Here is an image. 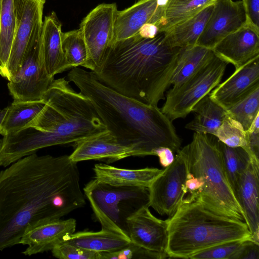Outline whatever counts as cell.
<instances>
[{"label": "cell", "instance_id": "9", "mask_svg": "<svg viewBox=\"0 0 259 259\" xmlns=\"http://www.w3.org/2000/svg\"><path fill=\"white\" fill-rule=\"evenodd\" d=\"M42 20L35 26L21 66L9 81L8 88L14 100L33 101L42 99L54 77L48 73L41 49Z\"/></svg>", "mask_w": 259, "mask_h": 259}, {"label": "cell", "instance_id": "15", "mask_svg": "<svg viewBox=\"0 0 259 259\" xmlns=\"http://www.w3.org/2000/svg\"><path fill=\"white\" fill-rule=\"evenodd\" d=\"M75 144L74 150L69 157L76 163L89 160H104L112 162L137 156L133 147L123 144L109 131Z\"/></svg>", "mask_w": 259, "mask_h": 259}, {"label": "cell", "instance_id": "5", "mask_svg": "<svg viewBox=\"0 0 259 259\" xmlns=\"http://www.w3.org/2000/svg\"><path fill=\"white\" fill-rule=\"evenodd\" d=\"M166 221L168 257L190 258L222 243L251 239L244 222L217 213L197 200L183 202Z\"/></svg>", "mask_w": 259, "mask_h": 259}, {"label": "cell", "instance_id": "33", "mask_svg": "<svg viewBox=\"0 0 259 259\" xmlns=\"http://www.w3.org/2000/svg\"><path fill=\"white\" fill-rule=\"evenodd\" d=\"M246 131L241 124L228 115L213 135L219 141L231 147L246 149Z\"/></svg>", "mask_w": 259, "mask_h": 259}, {"label": "cell", "instance_id": "29", "mask_svg": "<svg viewBox=\"0 0 259 259\" xmlns=\"http://www.w3.org/2000/svg\"><path fill=\"white\" fill-rule=\"evenodd\" d=\"M15 26L13 0H2L0 3V73L9 59Z\"/></svg>", "mask_w": 259, "mask_h": 259}, {"label": "cell", "instance_id": "28", "mask_svg": "<svg viewBox=\"0 0 259 259\" xmlns=\"http://www.w3.org/2000/svg\"><path fill=\"white\" fill-rule=\"evenodd\" d=\"M45 104L43 98L33 101L14 100L8 107L1 123V135L4 136L22 128L39 114Z\"/></svg>", "mask_w": 259, "mask_h": 259}, {"label": "cell", "instance_id": "11", "mask_svg": "<svg viewBox=\"0 0 259 259\" xmlns=\"http://www.w3.org/2000/svg\"><path fill=\"white\" fill-rule=\"evenodd\" d=\"M187 174L186 160L180 149L173 162L148 187L150 206L161 215L171 217L184 200Z\"/></svg>", "mask_w": 259, "mask_h": 259}, {"label": "cell", "instance_id": "8", "mask_svg": "<svg viewBox=\"0 0 259 259\" xmlns=\"http://www.w3.org/2000/svg\"><path fill=\"white\" fill-rule=\"evenodd\" d=\"M228 64L214 54L195 73L167 92L162 112L172 121L185 118L199 101L220 83Z\"/></svg>", "mask_w": 259, "mask_h": 259}, {"label": "cell", "instance_id": "32", "mask_svg": "<svg viewBox=\"0 0 259 259\" xmlns=\"http://www.w3.org/2000/svg\"><path fill=\"white\" fill-rule=\"evenodd\" d=\"M226 110L231 117L247 130L259 114V86Z\"/></svg>", "mask_w": 259, "mask_h": 259}, {"label": "cell", "instance_id": "7", "mask_svg": "<svg viewBox=\"0 0 259 259\" xmlns=\"http://www.w3.org/2000/svg\"><path fill=\"white\" fill-rule=\"evenodd\" d=\"M83 193L102 229L129 239L127 219L142 208L150 207L146 187L115 186L94 178L85 185Z\"/></svg>", "mask_w": 259, "mask_h": 259}, {"label": "cell", "instance_id": "10", "mask_svg": "<svg viewBox=\"0 0 259 259\" xmlns=\"http://www.w3.org/2000/svg\"><path fill=\"white\" fill-rule=\"evenodd\" d=\"M117 12L116 4H101L93 9L80 24L79 30L88 52L84 68L93 72L100 67L107 51L113 43Z\"/></svg>", "mask_w": 259, "mask_h": 259}, {"label": "cell", "instance_id": "24", "mask_svg": "<svg viewBox=\"0 0 259 259\" xmlns=\"http://www.w3.org/2000/svg\"><path fill=\"white\" fill-rule=\"evenodd\" d=\"M191 112L195 116L185 128L213 136L228 115L227 110L212 100L208 94L194 105Z\"/></svg>", "mask_w": 259, "mask_h": 259}, {"label": "cell", "instance_id": "19", "mask_svg": "<svg viewBox=\"0 0 259 259\" xmlns=\"http://www.w3.org/2000/svg\"><path fill=\"white\" fill-rule=\"evenodd\" d=\"M258 194L259 162L251 158L238 182L235 195L243 212L251 240L257 243H259Z\"/></svg>", "mask_w": 259, "mask_h": 259}, {"label": "cell", "instance_id": "30", "mask_svg": "<svg viewBox=\"0 0 259 259\" xmlns=\"http://www.w3.org/2000/svg\"><path fill=\"white\" fill-rule=\"evenodd\" d=\"M218 141L225 170L235 193L238 182L249 164L251 157L242 147H231Z\"/></svg>", "mask_w": 259, "mask_h": 259}, {"label": "cell", "instance_id": "13", "mask_svg": "<svg viewBox=\"0 0 259 259\" xmlns=\"http://www.w3.org/2000/svg\"><path fill=\"white\" fill-rule=\"evenodd\" d=\"M245 23V13L242 1L215 0L196 45L212 50L222 39Z\"/></svg>", "mask_w": 259, "mask_h": 259}, {"label": "cell", "instance_id": "36", "mask_svg": "<svg viewBox=\"0 0 259 259\" xmlns=\"http://www.w3.org/2000/svg\"><path fill=\"white\" fill-rule=\"evenodd\" d=\"M53 255L60 259H101V253L84 250L62 242L52 250Z\"/></svg>", "mask_w": 259, "mask_h": 259}, {"label": "cell", "instance_id": "2", "mask_svg": "<svg viewBox=\"0 0 259 259\" xmlns=\"http://www.w3.org/2000/svg\"><path fill=\"white\" fill-rule=\"evenodd\" d=\"M42 98L45 105L34 119L0 139L1 152L9 163L44 148L75 144L108 131L91 100L65 77L54 79Z\"/></svg>", "mask_w": 259, "mask_h": 259}, {"label": "cell", "instance_id": "3", "mask_svg": "<svg viewBox=\"0 0 259 259\" xmlns=\"http://www.w3.org/2000/svg\"><path fill=\"white\" fill-rule=\"evenodd\" d=\"M67 77L91 100L107 130L133 147L137 156L154 155L161 147L174 153L180 149L172 121L158 106L124 96L101 82L93 72L79 67L71 68Z\"/></svg>", "mask_w": 259, "mask_h": 259}, {"label": "cell", "instance_id": "35", "mask_svg": "<svg viewBox=\"0 0 259 259\" xmlns=\"http://www.w3.org/2000/svg\"><path fill=\"white\" fill-rule=\"evenodd\" d=\"M247 240V239H246ZM245 240L228 241L206 249L192 255L191 259H231Z\"/></svg>", "mask_w": 259, "mask_h": 259}, {"label": "cell", "instance_id": "1", "mask_svg": "<svg viewBox=\"0 0 259 259\" xmlns=\"http://www.w3.org/2000/svg\"><path fill=\"white\" fill-rule=\"evenodd\" d=\"M77 163L69 155L25 156L0 171V251L19 244L25 229L83 207Z\"/></svg>", "mask_w": 259, "mask_h": 259}, {"label": "cell", "instance_id": "34", "mask_svg": "<svg viewBox=\"0 0 259 259\" xmlns=\"http://www.w3.org/2000/svg\"><path fill=\"white\" fill-rule=\"evenodd\" d=\"M167 257L168 256L165 252L149 250L132 242L126 247L116 251L101 253V259H163Z\"/></svg>", "mask_w": 259, "mask_h": 259}, {"label": "cell", "instance_id": "40", "mask_svg": "<svg viewBox=\"0 0 259 259\" xmlns=\"http://www.w3.org/2000/svg\"><path fill=\"white\" fill-rule=\"evenodd\" d=\"M174 152L169 148L161 147L154 151V155L157 156L161 166L166 167L171 164L175 158Z\"/></svg>", "mask_w": 259, "mask_h": 259}, {"label": "cell", "instance_id": "37", "mask_svg": "<svg viewBox=\"0 0 259 259\" xmlns=\"http://www.w3.org/2000/svg\"><path fill=\"white\" fill-rule=\"evenodd\" d=\"M246 149L251 159L259 162V114L246 131Z\"/></svg>", "mask_w": 259, "mask_h": 259}, {"label": "cell", "instance_id": "22", "mask_svg": "<svg viewBox=\"0 0 259 259\" xmlns=\"http://www.w3.org/2000/svg\"><path fill=\"white\" fill-rule=\"evenodd\" d=\"M93 170L95 179L103 183L115 186L149 187L163 169L153 167L125 169L98 163L94 165Z\"/></svg>", "mask_w": 259, "mask_h": 259}, {"label": "cell", "instance_id": "27", "mask_svg": "<svg viewBox=\"0 0 259 259\" xmlns=\"http://www.w3.org/2000/svg\"><path fill=\"white\" fill-rule=\"evenodd\" d=\"M215 0H168L161 12L156 26L166 32L177 24L194 16Z\"/></svg>", "mask_w": 259, "mask_h": 259}, {"label": "cell", "instance_id": "38", "mask_svg": "<svg viewBox=\"0 0 259 259\" xmlns=\"http://www.w3.org/2000/svg\"><path fill=\"white\" fill-rule=\"evenodd\" d=\"M259 244L251 239L244 240L231 259H258Z\"/></svg>", "mask_w": 259, "mask_h": 259}, {"label": "cell", "instance_id": "39", "mask_svg": "<svg viewBox=\"0 0 259 259\" xmlns=\"http://www.w3.org/2000/svg\"><path fill=\"white\" fill-rule=\"evenodd\" d=\"M246 16V24L259 31V0H241Z\"/></svg>", "mask_w": 259, "mask_h": 259}, {"label": "cell", "instance_id": "42", "mask_svg": "<svg viewBox=\"0 0 259 259\" xmlns=\"http://www.w3.org/2000/svg\"><path fill=\"white\" fill-rule=\"evenodd\" d=\"M7 109H8V107L3 109V110H0V126H1V123L3 121V120L6 114ZM0 135H1V131H0Z\"/></svg>", "mask_w": 259, "mask_h": 259}, {"label": "cell", "instance_id": "25", "mask_svg": "<svg viewBox=\"0 0 259 259\" xmlns=\"http://www.w3.org/2000/svg\"><path fill=\"white\" fill-rule=\"evenodd\" d=\"M214 55L212 50L194 45L180 48L170 85L176 87L195 73Z\"/></svg>", "mask_w": 259, "mask_h": 259}, {"label": "cell", "instance_id": "21", "mask_svg": "<svg viewBox=\"0 0 259 259\" xmlns=\"http://www.w3.org/2000/svg\"><path fill=\"white\" fill-rule=\"evenodd\" d=\"M62 24L53 12L45 18L41 32V49L46 69L52 77L69 69L62 46Z\"/></svg>", "mask_w": 259, "mask_h": 259}, {"label": "cell", "instance_id": "43", "mask_svg": "<svg viewBox=\"0 0 259 259\" xmlns=\"http://www.w3.org/2000/svg\"><path fill=\"white\" fill-rule=\"evenodd\" d=\"M1 1H2V0H0V3H1Z\"/></svg>", "mask_w": 259, "mask_h": 259}, {"label": "cell", "instance_id": "12", "mask_svg": "<svg viewBox=\"0 0 259 259\" xmlns=\"http://www.w3.org/2000/svg\"><path fill=\"white\" fill-rule=\"evenodd\" d=\"M46 0H13L16 26L10 56L0 75L10 81L20 69L24 55L38 22L42 20Z\"/></svg>", "mask_w": 259, "mask_h": 259}, {"label": "cell", "instance_id": "16", "mask_svg": "<svg viewBox=\"0 0 259 259\" xmlns=\"http://www.w3.org/2000/svg\"><path fill=\"white\" fill-rule=\"evenodd\" d=\"M259 86V57L240 67L208 94L226 109Z\"/></svg>", "mask_w": 259, "mask_h": 259}, {"label": "cell", "instance_id": "23", "mask_svg": "<svg viewBox=\"0 0 259 259\" xmlns=\"http://www.w3.org/2000/svg\"><path fill=\"white\" fill-rule=\"evenodd\" d=\"M63 241L84 250L100 253L116 251L131 242L128 238L103 229L98 232H74L66 237Z\"/></svg>", "mask_w": 259, "mask_h": 259}, {"label": "cell", "instance_id": "18", "mask_svg": "<svg viewBox=\"0 0 259 259\" xmlns=\"http://www.w3.org/2000/svg\"><path fill=\"white\" fill-rule=\"evenodd\" d=\"M216 56L237 69L259 57V31L245 23L212 49Z\"/></svg>", "mask_w": 259, "mask_h": 259}, {"label": "cell", "instance_id": "26", "mask_svg": "<svg viewBox=\"0 0 259 259\" xmlns=\"http://www.w3.org/2000/svg\"><path fill=\"white\" fill-rule=\"evenodd\" d=\"M213 4L165 32L169 45L177 48L196 45L212 12Z\"/></svg>", "mask_w": 259, "mask_h": 259}, {"label": "cell", "instance_id": "14", "mask_svg": "<svg viewBox=\"0 0 259 259\" xmlns=\"http://www.w3.org/2000/svg\"><path fill=\"white\" fill-rule=\"evenodd\" d=\"M127 230L134 244L149 250L165 252L168 241L167 221L153 215L149 207L142 208L127 219Z\"/></svg>", "mask_w": 259, "mask_h": 259}, {"label": "cell", "instance_id": "6", "mask_svg": "<svg viewBox=\"0 0 259 259\" xmlns=\"http://www.w3.org/2000/svg\"><path fill=\"white\" fill-rule=\"evenodd\" d=\"M181 150L188 171L199 181L196 200L217 213L245 222L225 170L218 140L211 135L195 132L191 142Z\"/></svg>", "mask_w": 259, "mask_h": 259}, {"label": "cell", "instance_id": "17", "mask_svg": "<svg viewBox=\"0 0 259 259\" xmlns=\"http://www.w3.org/2000/svg\"><path fill=\"white\" fill-rule=\"evenodd\" d=\"M76 227V221L73 218L31 226L25 229L19 242V244L27 246L22 253L30 256L51 251L66 237L75 232Z\"/></svg>", "mask_w": 259, "mask_h": 259}, {"label": "cell", "instance_id": "4", "mask_svg": "<svg viewBox=\"0 0 259 259\" xmlns=\"http://www.w3.org/2000/svg\"><path fill=\"white\" fill-rule=\"evenodd\" d=\"M180 48L169 45L165 32L152 38L138 33L113 43L94 73L117 92L157 106L170 86Z\"/></svg>", "mask_w": 259, "mask_h": 259}, {"label": "cell", "instance_id": "31", "mask_svg": "<svg viewBox=\"0 0 259 259\" xmlns=\"http://www.w3.org/2000/svg\"><path fill=\"white\" fill-rule=\"evenodd\" d=\"M62 46L65 59L69 68L84 67L88 52L83 37L79 29L63 33Z\"/></svg>", "mask_w": 259, "mask_h": 259}, {"label": "cell", "instance_id": "41", "mask_svg": "<svg viewBox=\"0 0 259 259\" xmlns=\"http://www.w3.org/2000/svg\"><path fill=\"white\" fill-rule=\"evenodd\" d=\"M159 32L158 27L154 24L147 23L140 28L138 34L142 37L152 38Z\"/></svg>", "mask_w": 259, "mask_h": 259}, {"label": "cell", "instance_id": "20", "mask_svg": "<svg viewBox=\"0 0 259 259\" xmlns=\"http://www.w3.org/2000/svg\"><path fill=\"white\" fill-rule=\"evenodd\" d=\"M162 8L158 5L157 0H140L124 10L118 11L113 43L136 35L146 23L156 25Z\"/></svg>", "mask_w": 259, "mask_h": 259}]
</instances>
